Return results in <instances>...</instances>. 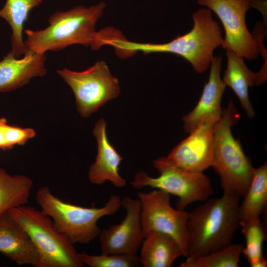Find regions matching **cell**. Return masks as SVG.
I'll list each match as a JSON object with an SVG mask.
<instances>
[{
	"label": "cell",
	"instance_id": "cell-1",
	"mask_svg": "<svg viewBox=\"0 0 267 267\" xmlns=\"http://www.w3.org/2000/svg\"><path fill=\"white\" fill-rule=\"evenodd\" d=\"M193 25L188 33L162 44L138 43L117 36L108 43L121 58L137 52L144 54L167 52L181 56L188 61L195 71L204 73L210 66L214 50L221 46L223 38L218 22L212 17L209 8H200L192 14Z\"/></svg>",
	"mask_w": 267,
	"mask_h": 267
},
{
	"label": "cell",
	"instance_id": "cell-2",
	"mask_svg": "<svg viewBox=\"0 0 267 267\" xmlns=\"http://www.w3.org/2000/svg\"><path fill=\"white\" fill-rule=\"evenodd\" d=\"M240 198L223 192L221 197L208 199L188 213L184 257L206 255L232 244L240 227Z\"/></svg>",
	"mask_w": 267,
	"mask_h": 267
},
{
	"label": "cell",
	"instance_id": "cell-3",
	"mask_svg": "<svg viewBox=\"0 0 267 267\" xmlns=\"http://www.w3.org/2000/svg\"><path fill=\"white\" fill-rule=\"evenodd\" d=\"M106 6L101 1L89 7L79 5L67 11H57L49 17V25L45 29L24 30L25 45L28 49L40 54L58 51L74 44L97 50L101 47L100 34L95 27Z\"/></svg>",
	"mask_w": 267,
	"mask_h": 267
},
{
	"label": "cell",
	"instance_id": "cell-4",
	"mask_svg": "<svg viewBox=\"0 0 267 267\" xmlns=\"http://www.w3.org/2000/svg\"><path fill=\"white\" fill-rule=\"evenodd\" d=\"M240 115L232 99L214 126V150L212 167L220 178L223 192L243 197L251 182L255 168L244 153L231 128Z\"/></svg>",
	"mask_w": 267,
	"mask_h": 267
},
{
	"label": "cell",
	"instance_id": "cell-5",
	"mask_svg": "<svg viewBox=\"0 0 267 267\" xmlns=\"http://www.w3.org/2000/svg\"><path fill=\"white\" fill-rule=\"evenodd\" d=\"M36 200L40 210L52 220L57 230L74 244L86 245L95 239L101 231L98 220L114 215L121 207V199L115 194H111L101 207L72 204L56 196L47 186L37 190Z\"/></svg>",
	"mask_w": 267,
	"mask_h": 267
},
{
	"label": "cell",
	"instance_id": "cell-6",
	"mask_svg": "<svg viewBox=\"0 0 267 267\" xmlns=\"http://www.w3.org/2000/svg\"><path fill=\"white\" fill-rule=\"evenodd\" d=\"M8 213L23 228L39 257L38 267H82L74 244L55 228L52 220L40 210L24 205Z\"/></svg>",
	"mask_w": 267,
	"mask_h": 267
},
{
	"label": "cell",
	"instance_id": "cell-7",
	"mask_svg": "<svg viewBox=\"0 0 267 267\" xmlns=\"http://www.w3.org/2000/svg\"><path fill=\"white\" fill-rule=\"evenodd\" d=\"M159 176L153 178L140 171L131 182L136 189L149 186L178 197L176 208L180 210L189 204L207 200L213 192L210 178L203 172H193L181 169L171 163L167 157L153 161Z\"/></svg>",
	"mask_w": 267,
	"mask_h": 267
},
{
	"label": "cell",
	"instance_id": "cell-8",
	"mask_svg": "<svg viewBox=\"0 0 267 267\" xmlns=\"http://www.w3.org/2000/svg\"><path fill=\"white\" fill-rule=\"evenodd\" d=\"M57 72L72 89L78 111L84 118L120 94L118 80L112 76L104 61H97L82 72L67 68Z\"/></svg>",
	"mask_w": 267,
	"mask_h": 267
},
{
	"label": "cell",
	"instance_id": "cell-9",
	"mask_svg": "<svg viewBox=\"0 0 267 267\" xmlns=\"http://www.w3.org/2000/svg\"><path fill=\"white\" fill-rule=\"evenodd\" d=\"M137 196L144 236L153 231L168 234L178 243L185 256L188 212L174 208L171 205L170 195L159 189L140 191Z\"/></svg>",
	"mask_w": 267,
	"mask_h": 267
},
{
	"label": "cell",
	"instance_id": "cell-10",
	"mask_svg": "<svg viewBox=\"0 0 267 267\" xmlns=\"http://www.w3.org/2000/svg\"><path fill=\"white\" fill-rule=\"evenodd\" d=\"M197 3L214 11L224 30L221 46L247 60L258 57L260 52L246 22V14L251 8L250 0H197Z\"/></svg>",
	"mask_w": 267,
	"mask_h": 267
},
{
	"label": "cell",
	"instance_id": "cell-11",
	"mask_svg": "<svg viewBox=\"0 0 267 267\" xmlns=\"http://www.w3.org/2000/svg\"><path fill=\"white\" fill-rule=\"evenodd\" d=\"M121 205L126 212L124 219L101 230L98 235L101 253L136 255L144 237L140 201L125 196Z\"/></svg>",
	"mask_w": 267,
	"mask_h": 267
},
{
	"label": "cell",
	"instance_id": "cell-12",
	"mask_svg": "<svg viewBox=\"0 0 267 267\" xmlns=\"http://www.w3.org/2000/svg\"><path fill=\"white\" fill-rule=\"evenodd\" d=\"M218 120L212 117L204 121L172 149L167 159L175 165L193 172H203L212 167L213 129Z\"/></svg>",
	"mask_w": 267,
	"mask_h": 267
},
{
	"label": "cell",
	"instance_id": "cell-13",
	"mask_svg": "<svg viewBox=\"0 0 267 267\" xmlns=\"http://www.w3.org/2000/svg\"><path fill=\"white\" fill-rule=\"evenodd\" d=\"M222 55L214 56L209 79L205 83L200 98L194 108L182 117L183 129L190 134L210 118L220 119L223 110L221 102L226 85L221 78Z\"/></svg>",
	"mask_w": 267,
	"mask_h": 267
},
{
	"label": "cell",
	"instance_id": "cell-14",
	"mask_svg": "<svg viewBox=\"0 0 267 267\" xmlns=\"http://www.w3.org/2000/svg\"><path fill=\"white\" fill-rule=\"evenodd\" d=\"M92 133L97 140V154L95 162L90 165L89 170L90 182L100 185L109 181L116 187L125 186L127 181L119 172L123 158L108 139L106 122L104 118L97 121Z\"/></svg>",
	"mask_w": 267,
	"mask_h": 267
},
{
	"label": "cell",
	"instance_id": "cell-15",
	"mask_svg": "<svg viewBox=\"0 0 267 267\" xmlns=\"http://www.w3.org/2000/svg\"><path fill=\"white\" fill-rule=\"evenodd\" d=\"M16 57L10 51L0 61V92L16 89L46 73L44 54L28 49L22 58Z\"/></svg>",
	"mask_w": 267,
	"mask_h": 267
},
{
	"label": "cell",
	"instance_id": "cell-16",
	"mask_svg": "<svg viewBox=\"0 0 267 267\" xmlns=\"http://www.w3.org/2000/svg\"><path fill=\"white\" fill-rule=\"evenodd\" d=\"M0 253L17 265L38 267L39 257L35 246L8 212L0 217Z\"/></svg>",
	"mask_w": 267,
	"mask_h": 267
},
{
	"label": "cell",
	"instance_id": "cell-17",
	"mask_svg": "<svg viewBox=\"0 0 267 267\" xmlns=\"http://www.w3.org/2000/svg\"><path fill=\"white\" fill-rule=\"evenodd\" d=\"M139 256L143 267H170L184 252L177 241L171 236L151 232L144 236Z\"/></svg>",
	"mask_w": 267,
	"mask_h": 267
},
{
	"label": "cell",
	"instance_id": "cell-18",
	"mask_svg": "<svg viewBox=\"0 0 267 267\" xmlns=\"http://www.w3.org/2000/svg\"><path fill=\"white\" fill-rule=\"evenodd\" d=\"M227 66L223 81L238 98L248 117L252 119L255 111L249 99V88L255 85V73L245 64L244 58L230 49H226Z\"/></svg>",
	"mask_w": 267,
	"mask_h": 267
},
{
	"label": "cell",
	"instance_id": "cell-19",
	"mask_svg": "<svg viewBox=\"0 0 267 267\" xmlns=\"http://www.w3.org/2000/svg\"><path fill=\"white\" fill-rule=\"evenodd\" d=\"M43 0H6L0 9V17L10 25L12 33L11 51L16 57L25 54L28 50L23 40L24 22L27 20L30 10L39 5Z\"/></svg>",
	"mask_w": 267,
	"mask_h": 267
},
{
	"label": "cell",
	"instance_id": "cell-20",
	"mask_svg": "<svg viewBox=\"0 0 267 267\" xmlns=\"http://www.w3.org/2000/svg\"><path fill=\"white\" fill-rule=\"evenodd\" d=\"M239 206L240 222L260 218L267 204V163L255 168L250 185Z\"/></svg>",
	"mask_w": 267,
	"mask_h": 267
},
{
	"label": "cell",
	"instance_id": "cell-21",
	"mask_svg": "<svg viewBox=\"0 0 267 267\" xmlns=\"http://www.w3.org/2000/svg\"><path fill=\"white\" fill-rule=\"evenodd\" d=\"M33 181L23 175L11 176L0 168V217L29 201Z\"/></svg>",
	"mask_w": 267,
	"mask_h": 267
},
{
	"label": "cell",
	"instance_id": "cell-22",
	"mask_svg": "<svg viewBox=\"0 0 267 267\" xmlns=\"http://www.w3.org/2000/svg\"><path fill=\"white\" fill-rule=\"evenodd\" d=\"M246 241L242 253L251 267H266L267 262L263 253V244L266 239L265 225L260 218L240 222Z\"/></svg>",
	"mask_w": 267,
	"mask_h": 267
},
{
	"label": "cell",
	"instance_id": "cell-23",
	"mask_svg": "<svg viewBox=\"0 0 267 267\" xmlns=\"http://www.w3.org/2000/svg\"><path fill=\"white\" fill-rule=\"evenodd\" d=\"M244 246L231 244L229 246L207 255L188 257L180 267H238Z\"/></svg>",
	"mask_w": 267,
	"mask_h": 267
},
{
	"label": "cell",
	"instance_id": "cell-24",
	"mask_svg": "<svg viewBox=\"0 0 267 267\" xmlns=\"http://www.w3.org/2000/svg\"><path fill=\"white\" fill-rule=\"evenodd\" d=\"M83 266L89 267H136L141 266L137 255L106 254L90 255L86 252L78 253Z\"/></svg>",
	"mask_w": 267,
	"mask_h": 267
},
{
	"label": "cell",
	"instance_id": "cell-25",
	"mask_svg": "<svg viewBox=\"0 0 267 267\" xmlns=\"http://www.w3.org/2000/svg\"><path fill=\"white\" fill-rule=\"evenodd\" d=\"M6 134L7 142L11 148L16 145H23L28 139L36 135V132L33 129L22 128L8 124Z\"/></svg>",
	"mask_w": 267,
	"mask_h": 267
},
{
	"label": "cell",
	"instance_id": "cell-26",
	"mask_svg": "<svg viewBox=\"0 0 267 267\" xmlns=\"http://www.w3.org/2000/svg\"><path fill=\"white\" fill-rule=\"evenodd\" d=\"M7 120L4 118H0V148L3 150L12 149L7 142L6 129Z\"/></svg>",
	"mask_w": 267,
	"mask_h": 267
}]
</instances>
